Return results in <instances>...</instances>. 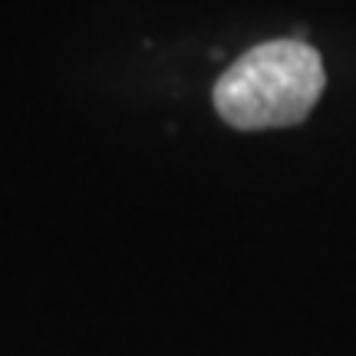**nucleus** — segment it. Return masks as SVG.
Wrapping results in <instances>:
<instances>
[{
    "instance_id": "f257e3e1",
    "label": "nucleus",
    "mask_w": 356,
    "mask_h": 356,
    "mask_svg": "<svg viewBox=\"0 0 356 356\" xmlns=\"http://www.w3.org/2000/svg\"><path fill=\"white\" fill-rule=\"evenodd\" d=\"M323 63L300 40H270L248 50L215 83V109L234 129H280L304 122L323 92Z\"/></svg>"
}]
</instances>
